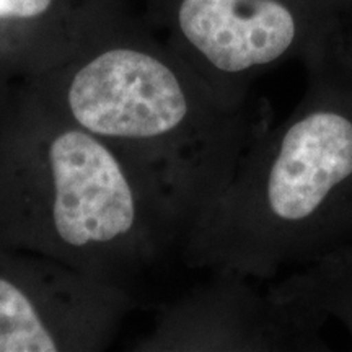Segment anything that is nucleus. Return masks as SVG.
I'll use <instances>...</instances> for the list:
<instances>
[{"instance_id": "4", "label": "nucleus", "mask_w": 352, "mask_h": 352, "mask_svg": "<svg viewBox=\"0 0 352 352\" xmlns=\"http://www.w3.org/2000/svg\"><path fill=\"white\" fill-rule=\"evenodd\" d=\"M140 16L230 107L252 103L264 74L305 67L352 33V0H144Z\"/></svg>"}, {"instance_id": "6", "label": "nucleus", "mask_w": 352, "mask_h": 352, "mask_svg": "<svg viewBox=\"0 0 352 352\" xmlns=\"http://www.w3.org/2000/svg\"><path fill=\"white\" fill-rule=\"evenodd\" d=\"M252 279L210 274L208 283L162 308L140 351L328 352V316L259 292Z\"/></svg>"}, {"instance_id": "5", "label": "nucleus", "mask_w": 352, "mask_h": 352, "mask_svg": "<svg viewBox=\"0 0 352 352\" xmlns=\"http://www.w3.org/2000/svg\"><path fill=\"white\" fill-rule=\"evenodd\" d=\"M139 303L41 254L0 245V352H96Z\"/></svg>"}, {"instance_id": "7", "label": "nucleus", "mask_w": 352, "mask_h": 352, "mask_svg": "<svg viewBox=\"0 0 352 352\" xmlns=\"http://www.w3.org/2000/svg\"><path fill=\"white\" fill-rule=\"evenodd\" d=\"M127 0H0V83L57 67Z\"/></svg>"}, {"instance_id": "2", "label": "nucleus", "mask_w": 352, "mask_h": 352, "mask_svg": "<svg viewBox=\"0 0 352 352\" xmlns=\"http://www.w3.org/2000/svg\"><path fill=\"white\" fill-rule=\"evenodd\" d=\"M0 245L63 263L139 305L178 254L121 158L26 80L0 83Z\"/></svg>"}, {"instance_id": "8", "label": "nucleus", "mask_w": 352, "mask_h": 352, "mask_svg": "<svg viewBox=\"0 0 352 352\" xmlns=\"http://www.w3.org/2000/svg\"><path fill=\"white\" fill-rule=\"evenodd\" d=\"M267 290L277 300L334 316L352 336V241L305 264Z\"/></svg>"}, {"instance_id": "1", "label": "nucleus", "mask_w": 352, "mask_h": 352, "mask_svg": "<svg viewBox=\"0 0 352 352\" xmlns=\"http://www.w3.org/2000/svg\"><path fill=\"white\" fill-rule=\"evenodd\" d=\"M25 80L121 158L164 215L178 254L272 124L267 100L227 104L131 7L65 63Z\"/></svg>"}, {"instance_id": "3", "label": "nucleus", "mask_w": 352, "mask_h": 352, "mask_svg": "<svg viewBox=\"0 0 352 352\" xmlns=\"http://www.w3.org/2000/svg\"><path fill=\"white\" fill-rule=\"evenodd\" d=\"M305 74L294 111L254 140L184 239L189 270L271 280L352 241V33Z\"/></svg>"}]
</instances>
